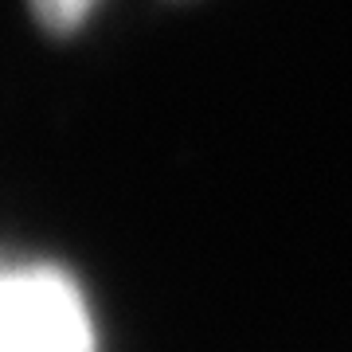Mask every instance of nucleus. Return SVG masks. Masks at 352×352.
<instances>
[{
  "instance_id": "nucleus-1",
  "label": "nucleus",
  "mask_w": 352,
  "mask_h": 352,
  "mask_svg": "<svg viewBox=\"0 0 352 352\" xmlns=\"http://www.w3.org/2000/svg\"><path fill=\"white\" fill-rule=\"evenodd\" d=\"M0 352H94L75 282L51 266L0 270Z\"/></svg>"
},
{
  "instance_id": "nucleus-2",
  "label": "nucleus",
  "mask_w": 352,
  "mask_h": 352,
  "mask_svg": "<svg viewBox=\"0 0 352 352\" xmlns=\"http://www.w3.org/2000/svg\"><path fill=\"white\" fill-rule=\"evenodd\" d=\"M98 0H32V8H36V16L43 20L47 28H78L82 20L90 16V8H94Z\"/></svg>"
}]
</instances>
